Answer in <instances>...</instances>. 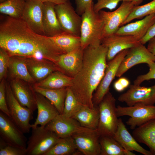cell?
I'll list each match as a JSON object with an SVG mask.
<instances>
[{
	"instance_id": "obj_1",
	"label": "cell",
	"mask_w": 155,
	"mask_h": 155,
	"mask_svg": "<svg viewBox=\"0 0 155 155\" xmlns=\"http://www.w3.org/2000/svg\"><path fill=\"white\" fill-rule=\"evenodd\" d=\"M0 48L10 56L45 59L56 64L65 54L50 37L36 33L22 18L9 16L0 24Z\"/></svg>"
},
{
	"instance_id": "obj_2",
	"label": "cell",
	"mask_w": 155,
	"mask_h": 155,
	"mask_svg": "<svg viewBox=\"0 0 155 155\" xmlns=\"http://www.w3.org/2000/svg\"><path fill=\"white\" fill-rule=\"evenodd\" d=\"M107 48L101 41L94 42L84 49L82 65L69 87L77 100L91 108L94 92L104 75L107 65Z\"/></svg>"
},
{
	"instance_id": "obj_3",
	"label": "cell",
	"mask_w": 155,
	"mask_h": 155,
	"mask_svg": "<svg viewBox=\"0 0 155 155\" xmlns=\"http://www.w3.org/2000/svg\"><path fill=\"white\" fill-rule=\"evenodd\" d=\"M94 4L93 2L90 3L81 15L80 37L83 49L94 42L101 41L103 38L104 22L94 10Z\"/></svg>"
},
{
	"instance_id": "obj_4",
	"label": "cell",
	"mask_w": 155,
	"mask_h": 155,
	"mask_svg": "<svg viewBox=\"0 0 155 155\" xmlns=\"http://www.w3.org/2000/svg\"><path fill=\"white\" fill-rule=\"evenodd\" d=\"M116 100L109 91L98 105L99 119L97 130L101 136L113 137L118 127Z\"/></svg>"
},
{
	"instance_id": "obj_5",
	"label": "cell",
	"mask_w": 155,
	"mask_h": 155,
	"mask_svg": "<svg viewBox=\"0 0 155 155\" xmlns=\"http://www.w3.org/2000/svg\"><path fill=\"white\" fill-rule=\"evenodd\" d=\"M32 133L27 143L26 155H44L61 138L45 126L32 127Z\"/></svg>"
},
{
	"instance_id": "obj_6",
	"label": "cell",
	"mask_w": 155,
	"mask_h": 155,
	"mask_svg": "<svg viewBox=\"0 0 155 155\" xmlns=\"http://www.w3.org/2000/svg\"><path fill=\"white\" fill-rule=\"evenodd\" d=\"M6 95L10 117L24 133H28L31 128L30 122L33 112L20 104L14 96L9 83L6 82Z\"/></svg>"
},
{
	"instance_id": "obj_7",
	"label": "cell",
	"mask_w": 155,
	"mask_h": 155,
	"mask_svg": "<svg viewBox=\"0 0 155 155\" xmlns=\"http://www.w3.org/2000/svg\"><path fill=\"white\" fill-rule=\"evenodd\" d=\"M135 6L131 1H123L120 6L113 11H100L98 13L104 25L103 38L115 33L123 25Z\"/></svg>"
},
{
	"instance_id": "obj_8",
	"label": "cell",
	"mask_w": 155,
	"mask_h": 155,
	"mask_svg": "<svg viewBox=\"0 0 155 155\" xmlns=\"http://www.w3.org/2000/svg\"><path fill=\"white\" fill-rule=\"evenodd\" d=\"M118 117H130L126 122L131 129H134L150 120L155 118V106L137 104L131 106H117Z\"/></svg>"
},
{
	"instance_id": "obj_9",
	"label": "cell",
	"mask_w": 155,
	"mask_h": 155,
	"mask_svg": "<svg viewBox=\"0 0 155 155\" xmlns=\"http://www.w3.org/2000/svg\"><path fill=\"white\" fill-rule=\"evenodd\" d=\"M55 9L63 31L80 36L82 17L75 10L69 0L64 3L56 5Z\"/></svg>"
},
{
	"instance_id": "obj_10",
	"label": "cell",
	"mask_w": 155,
	"mask_h": 155,
	"mask_svg": "<svg viewBox=\"0 0 155 155\" xmlns=\"http://www.w3.org/2000/svg\"><path fill=\"white\" fill-rule=\"evenodd\" d=\"M11 118L0 111V139L6 144L26 150L27 138Z\"/></svg>"
},
{
	"instance_id": "obj_11",
	"label": "cell",
	"mask_w": 155,
	"mask_h": 155,
	"mask_svg": "<svg viewBox=\"0 0 155 155\" xmlns=\"http://www.w3.org/2000/svg\"><path fill=\"white\" fill-rule=\"evenodd\" d=\"M129 49L121 51L107 62L103 76L93 94V102L94 106H98L109 91L110 85L116 76L119 67Z\"/></svg>"
},
{
	"instance_id": "obj_12",
	"label": "cell",
	"mask_w": 155,
	"mask_h": 155,
	"mask_svg": "<svg viewBox=\"0 0 155 155\" xmlns=\"http://www.w3.org/2000/svg\"><path fill=\"white\" fill-rule=\"evenodd\" d=\"M118 100L125 102L128 106L137 104L154 105L155 84L150 87L131 85L126 92L119 96Z\"/></svg>"
},
{
	"instance_id": "obj_13",
	"label": "cell",
	"mask_w": 155,
	"mask_h": 155,
	"mask_svg": "<svg viewBox=\"0 0 155 155\" xmlns=\"http://www.w3.org/2000/svg\"><path fill=\"white\" fill-rule=\"evenodd\" d=\"M155 62V57L144 44L141 43L129 50L119 67L116 77H121L132 67L137 64Z\"/></svg>"
},
{
	"instance_id": "obj_14",
	"label": "cell",
	"mask_w": 155,
	"mask_h": 155,
	"mask_svg": "<svg viewBox=\"0 0 155 155\" xmlns=\"http://www.w3.org/2000/svg\"><path fill=\"white\" fill-rule=\"evenodd\" d=\"M101 43L107 48L106 59L108 61L121 51L134 47L141 43L140 40L134 36L115 33L103 37Z\"/></svg>"
},
{
	"instance_id": "obj_15",
	"label": "cell",
	"mask_w": 155,
	"mask_h": 155,
	"mask_svg": "<svg viewBox=\"0 0 155 155\" xmlns=\"http://www.w3.org/2000/svg\"><path fill=\"white\" fill-rule=\"evenodd\" d=\"M78 150L84 155H100V135L97 129H87L71 136Z\"/></svg>"
},
{
	"instance_id": "obj_16",
	"label": "cell",
	"mask_w": 155,
	"mask_h": 155,
	"mask_svg": "<svg viewBox=\"0 0 155 155\" xmlns=\"http://www.w3.org/2000/svg\"><path fill=\"white\" fill-rule=\"evenodd\" d=\"M43 3L40 0H26L22 19L36 33L45 35L43 24Z\"/></svg>"
},
{
	"instance_id": "obj_17",
	"label": "cell",
	"mask_w": 155,
	"mask_h": 155,
	"mask_svg": "<svg viewBox=\"0 0 155 155\" xmlns=\"http://www.w3.org/2000/svg\"><path fill=\"white\" fill-rule=\"evenodd\" d=\"M45 127L60 138L71 136L76 133L88 129L82 126L74 119L63 114L58 115Z\"/></svg>"
},
{
	"instance_id": "obj_18",
	"label": "cell",
	"mask_w": 155,
	"mask_h": 155,
	"mask_svg": "<svg viewBox=\"0 0 155 155\" xmlns=\"http://www.w3.org/2000/svg\"><path fill=\"white\" fill-rule=\"evenodd\" d=\"M9 84L14 96L20 104L34 112L37 108L35 92L33 87L19 79H12Z\"/></svg>"
},
{
	"instance_id": "obj_19",
	"label": "cell",
	"mask_w": 155,
	"mask_h": 155,
	"mask_svg": "<svg viewBox=\"0 0 155 155\" xmlns=\"http://www.w3.org/2000/svg\"><path fill=\"white\" fill-rule=\"evenodd\" d=\"M26 61L29 72L36 83L54 71H59L64 73L57 65L48 60L26 57Z\"/></svg>"
},
{
	"instance_id": "obj_20",
	"label": "cell",
	"mask_w": 155,
	"mask_h": 155,
	"mask_svg": "<svg viewBox=\"0 0 155 155\" xmlns=\"http://www.w3.org/2000/svg\"><path fill=\"white\" fill-rule=\"evenodd\" d=\"M35 97L38 114L31 128L38 125L45 126L47 124L60 114L51 102L45 96L35 92Z\"/></svg>"
},
{
	"instance_id": "obj_21",
	"label": "cell",
	"mask_w": 155,
	"mask_h": 155,
	"mask_svg": "<svg viewBox=\"0 0 155 155\" xmlns=\"http://www.w3.org/2000/svg\"><path fill=\"white\" fill-rule=\"evenodd\" d=\"M84 49L81 47L61 55L57 63L67 75L74 77L80 70L83 63Z\"/></svg>"
},
{
	"instance_id": "obj_22",
	"label": "cell",
	"mask_w": 155,
	"mask_h": 155,
	"mask_svg": "<svg viewBox=\"0 0 155 155\" xmlns=\"http://www.w3.org/2000/svg\"><path fill=\"white\" fill-rule=\"evenodd\" d=\"M125 150L135 151L144 155H153L150 150L141 146L128 131L121 118L118 119L117 129L113 137Z\"/></svg>"
},
{
	"instance_id": "obj_23",
	"label": "cell",
	"mask_w": 155,
	"mask_h": 155,
	"mask_svg": "<svg viewBox=\"0 0 155 155\" xmlns=\"http://www.w3.org/2000/svg\"><path fill=\"white\" fill-rule=\"evenodd\" d=\"M155 22V14H152L144 17L142 20L121 26L115 34L132 36L140 40Z\"/></svg>"
},
{
	"instance_id": "obj_24",
	"label": "cell",
	"mask_w": 155,
	"mask_h": 155,
	"mask_svg": "<svg viewBox=\"0 0 155 155\" xmlns=\"http://www.w3.org/2000/svg\"><path fill=\"white\" fill-rule=\"evenodd\" d=\"M55 5L51 2L43 3V27L45 36L49 37H53L64 32L56 15Z\"/></svg>"
},
{
	"instance_id": "obj_25",
	"label": "cell",
	"mask_w": 155,
	"mask_h": 155,
	"mask_svg": "<svg viewBox=\"0 0 155 155\" xmlns=\"http://www.w3.org/2000/svg\"><path fill=\"white\" fill-rule=\"evenodd\" d=\"M8 71L12 79H20L33 84L36 83L29 72L25 57L10 56Z\"/></svg>"
},
{
	"instance_id": "obj_26",
	"label": "cell",
	"mask_w": 155,
	"mask_h": 155,
	"mask_svg": "<svg viewBox=\"0 0 155 155\" xmlns=\"http://www.w3.org/2000/svg\"><path fill=\"white\" fill-rule=\"evenodd\" d=\"M72 118L84 127L92 130L97 129L99 123V111L98 106L91 108L83 105Z\"/></svg>"
},
{
	"instance_id": "obj_27",
	"label": "cell",
	"mask_w": 155,
	"mask_h": 155,
	"mask_svg": "<svg viewBox=\"0 0 155 155\" xmlns=\"http://www.w3.org/2000/svg\"><path fill=\"white\" fill-rule=\"evenodd\" d=\"M73 78L62 71H57L50 73L43 80L34 84L42 88L55 89L70 87Z\"/></svg>"
},
{
	"instance_id": "obj_28",
	"label": "cell",
	"mask_w": 155,
	"mask_h": 155,
	"mask_svg": "<svg viewBox=\"0 0 155 155\" xmlns=\"http://www.w3.org/2000/svg\"><path fill=\"white\" fill-rule=\"evenodd\" d=\"M33 88L35 92L41 94L48 99L55 107L60 114L63 113L68 87L50 89L42 88L34 84Z\"/></svg>"
},
{
	"instance_id": "obj_29",
	"label": "cell",
	"mask_w": 155,
	"mask_h": 155,
	"mask_svg": "<svg viewBox=\"0 0 155 155\" xmlns=\"http://www.w3.org/2000/svg\"><path fill=\"white\" fill-rule=\"evenodd\" d=\"M100 155H135L125 149L112 137L101 136L99 138Z\"/></svg>"
},
{
	"instance_id": "obj_30",
	"label": "cell",
	"mask_w": 155,
	"mask_h": 155,
	"mask_svg": "<svg viewBox=\"0 0 155 155\" xmlns=\"http://www.w3.org/2000/svg\"><path fill=\"white\" fill-rule=\"evenodd\" d=\"M50 37L65 53L81 47L80 36L64 32L55 36Z\"/></svg>"
},
{
	"instance_id": "obj_31",
	"label": "cell",
	"mask_w": 155,
	"mask_h": 155,
	"mask_svg": "<svg viewBox=\"0 0 155 155\" xmlns=\"http://www.w3.org/2000/svg\"><path fill=\"white\" fill-rule=\"evenodd\" d=\"M81 152L76 147L72 137L61 138L44 155H75Z\"/></svg>"
},
{
	"instance_id": "obj_32",
	"label": "cell",
	"mask_w": 155,
	"mask_h": 155,
	"mask_svg": "<svg viewBox=\"0 0 155 155\" xmlns=\"http://www.w3.org/2000/svg\"><path fill=\"white\" fill-rule=\"evenodd\" d=\"M26 0H5L0 3V12L15 18H21Z\"/></svg>"
},
{
	"instance_id": "obj_33",
	"label": "cell",
	"mask_w": 155,
	"mask_h": 155,
	"mask_svg": "<svg viewBox=\"0 0 155 155\" xmlns=\"http://www.w3.org/2000/svg\"><path fill=\"white\" fill-rule=\"evenodd\" d=\"M153 14H155V0L142 5H135L123 25L135 19L143 18Z\"/></svg>"
},
{
	"instance_id": "obj_34",
	"label": "cell",
	"mask_w": 155,
	"mask_h": 155,
	"mask_svg": "<svg viewBox=\"0 0 155 155\" xmlns=\"http://www.w3.org/2000/svg\"><path fill=\"white\" fill-rule=\"evenodd\" d=\"M83 105L77 100L70 88L68 87L62 114L72 118Z\"/></svg>"
},
{
	"instance_id": "obj_35",
	"label": "cell",
	"mask_w": 155,
	"mask_h": 155,
	"mask_svg": "<svg viewBox=\"0 0 155 155\" xmlns=\"http://www.w3.org/2000/svg\"><path fill=\"white\" fill-rule=\"evenodd\" d=\"M143 133L146 140L154 149L153 155H155V118L144 124Z\"/></svg>"
},
{
	"instance_id": "obj_36",
	"label": "cell",
	"mask_w": 155,
	"mask_h": 155,
	"mask_svg": "<svg viewBox=\"0 0 155 155\" xmlns=\"http://www.w3.org/2000/svg\"><path fill=\"white\" fill-rule=\"evenodd\" d=\"M131 1V0H97L94 4L93 9L95 12L98 13L102 9H107L112 11L116 8L121 1Z\"/></svg>"
},
{
	"instance_id": "obj_37",
	"label": "cell",
	"mask_w": 155,
	"mask_h": 155,
	"mask_svg": "<svg viewBox=\"0 0 155 155\" xmlns=\"http://www.w3.org/2000/svg\"><path fill=\"white\" fill-rule=\"evenodd\" d=\"M26 150L8 144L0 139V155H26Z\"/></svg>"
},
{
	"instance_id": "obj_38",
	"label": "cell",
	"mask_w": 155,
	"mask_h": 155,
	"mask_svg": "<svg viewBox=\"0 0 155 155\" xmlns=\"http://www.w3.org/2000/svg\"><path fill=\"white\" fill-rule=\"evenodd\" d=\"M10 56L4 49L0 48V80L7 75L8 71Z\"/></svg>"
},
{
	"instance_id": "obj_39",
	"label": "cell",
	"mask_w": 155,
	"mask_h": 155,
	"mask_svg": "<svg viewBox=\"0 0 155 155\" xmlns=\"http://www.w3.org/2000/svg\"><path fill=\"white\" fill-rule=\"evenodd\" d=\"M147 64L149 68V71L145 74L138 76L134 81L133 84L140 85L145 81L155 79V62L150 61Z\"/></svg>"
},
{
	"instance_id": "obj_40",
	"label": "cell",
	"mask_w": 155,
	"mask_h": 155,
	"mask_svg": "<svg viewBox=\"0 0 155 155\" xmlns=\"http://www.w3.org/2000/svg\"><path fill=\"white\" fill-rule=\"evenodd\" d=\"M0 110L10 117L6 95V81L4 79L1 81L0 84Z\"/></svg>"
},
{
	"instance_id": "obj_41",
	"label": "cell",
	"mask_w": 155,
	"mask_h": 155,
	"mask_svg": "<svg viewBox=\"0 0 155 155\" xmlns=\"http://www.w3.org/2000/svg\"><path fill=\"white\" fill-rule=\"evenodd\" d=\"M76 11L80 15L84 12L87 6L92 2L93 0H75Z\"/></svg>"
},
{
	"instance_id": "obj_42",
	"label": "cell",
	"mask_w": 155,
	"mask_h": 155,
	"mask_svg": "<svg viewBox=\"0 0 155 155\" xmlns=\"http://www.w3.org/2000/svg\"><path fill=\"white\" fill-rule=\"evenodd\" d=\"M155 36V22L150 27L144 36L140 40L141 43L145 44Z\"/></svg>"
},
{
	"instance_id": "obj_43",
	"label": "cell",
	"mask_w": 155,
	"mask_h": 155,
	"mask_svg": "<svg viewBox=\"0 0 155 155\" xmlns=\"http://www.w3.org/2000/svg\"><path fill=\"white\" fill-rule=\"evenodd\" d=\"M147 49L155 57V36L148 42Z\"/></svg>"
},
{
	"instance_id": "obj_44",
	"label": "cell",
	"mask_w": 155,
	"mask_h": 155,
	"mask_svg": "<svg viewBox=\"0 0 155 155\" xmlns=\"http://www.w3.org/2000/svg\"><path fill=\"white\" fill-rule=\"evenodd\" d=\"M113 86L114 89L118 92H122L125 89L122 84L118 80L114 83Z\"/></svg>"
},
{
	"instance_id": "obj_45",
	"label": "cell",
	"mask_w": 155,
	"mask_h": 155,
	"mask_svg": "<svg viewBox=\"0 0 155 155\" xmlns=\"http://www.w3.org/2000/svg\"><path fill=\"white\" fill-rule=\"evenodd\" d=\"M118 79L119 82L122 84L124 88L125 89L128 87L130 84V81L127 78L124 77H119Z\"/></svg>"
},
{
	"instance_id": "obj_46",
	"label": "cell",
	"mask_w": 155,
	"mask_h": 155,
	"mask_svg": "<svg viewBox=\"0 0 155 155\" xmlns=\"http://www.w3.org/2000/svg\"><path fill=\"white\" fill-rule=\"evenodd\" d=\"M42 3L51 2L56 5H59L65 3L69 0H40Z\"/></svg>"
},
{
	"instance_id": "obj_47",
	"label": "cell",
	"mask_w": 155,
	"mask_h": 155,
	"mask_svg": "<svg viewBox=\"0 0 155 155\" xmlns=\"http://www.w3.org/2000/svg\"><path fill=\"white\" fill-rule=\"evenodd\" d=\"M135 5H139L143 1V0H131Z\"/></svg>"
},
{
	"instance_id": "obj_48",
	"label": "cell",
	"mask_w": 155,
	"mask_h": 155,
	"mask_svg": "<svg viewBox=\"0 0 155 155\" xmlns=\"http://www.w3.org/2000/svg\"><path fill=\"white\" fill-rule=\"evenodd\" d=\"M5 0H0V2H3L4 1H5Z\"/></svg>"
}]
</instances>
